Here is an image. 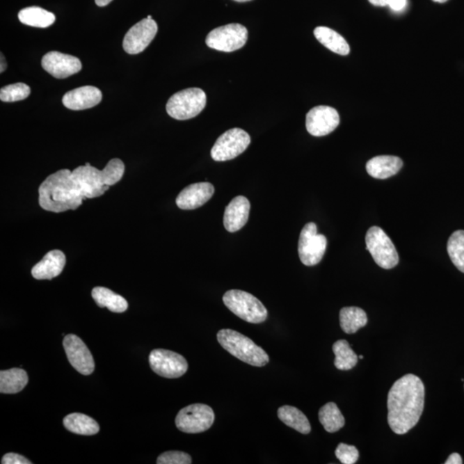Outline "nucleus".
<instances>
[{"instance_id": "nucleus-1", "label": "nucleus", "mask_w": 464, "mask_h": 464, "mask_svg": "<svg viewBox=\"0 0 464 464\" xmlns=\"http://www.w3.org/2000/svg\"><path fill=\"white\" fill-rule=\"evenodd\" d=\"M388 422L394 433L405 434L416 426L425 405L422 379L407 374L394 383L388 394Z\"/></svg>"}, {"instance_id": "nucleus-2", "label": "nucleus", "mask_w": 464, "mask_h": 464, "mask_svg": "<svg viewBox=\"0 0 464 464\" xmlns=\"http://www.w3.org/2000/svg\"><path fill=\"white\" fill-rule=\"evenodd\" d=\"M72 171L61 170L50 175L40 186L39 204L42 209L53 213L76 210L85 197L72 175Z\"/></svg>"}, {"instance_id": "nucleus-3", "label": "nucleus", "mask_w": 464, "mask_h": 464, "mask_svg": "<svg viewBox=\"0 0 464 464\" xmlns=\"http://www.w3.org/2000/svg\"><path fill=\"white\" fill-rule=\"evenodd\" d=\"M124 173L125 166L122 161L113 159L102 170L86 163L72 170V175L83 197L93 199L104 195L111 186L122 180Z\"/></svg>"}, {"instance_id": "nucleus-4", "label": "nucleus", "mask_w": 464, "mask_h": 464, "mask_svg": "<svg viewBox=\"0 0 464 464\" xmlns=\"http://www.w3.org/2000/svg\"><path fill=\"white\" fill-rule=\"evenodd\" d=\"M217 339L223 349L244 363L262 367L269 362L268 353L239 332L221 330L217 335Z\"/></svg>"}, {"instance_id": "nucleus-5", "label": "nucleus", "mask_w": 464, "mask_h": 464, "mask_svg": "<svg viewBox=\"0 0 464 464\" xmlns=\"http://www.w3.org/2000/svg\"><path fill=\"white\" fill-rule=\"evenodd\" d=\"M223 302L232 313L247 323H262L268 319L266 307L248 292L230 290L225 292Z\"/></svg>"}, {"instance_id": "nucleus-6", "label": "nucleus", "mask_w": 464, "mask_h": 464, "mask_svg": "<svg viewBox=\"0 0 464 464\" xmlns=\"http://www.w3.org/2000/svg\"><path fill=\"white\" fill-rule=\"evenodd\" d=\"M207 104L206 93L200 88H189L175 93L167 102L166 111L175 120L193 118L202 113Z\"/></svg>"}, {"instance_id": "nucleus-7", "label": "nucleus", "mask_w": 464, "mask_h": 464, "mask_svg": "<svg viewBox=\"0 0 464 464\" xmlns=\"http://www.w3.org/2000/svg\"><path fill=\"white\" fill-rule=\"evenodd\" d=\"M367 250L380 266L385 269H392L399 262L396 247L388 235L378 226H372L365 236Z\"/></svg>"}, {"instance_id": "nucleus-8", "label": "nucleus", "mask_w": 464, "mask_h": 464, "mask_svg": "<svg viewBox=\"0 0 464 464\" xmlns=\"http://www.w3.org/2000/svg\"><path fill=\"white\" fill-rule=\"evenodd\" d=\"M248 40V29L240 24H230L213 29L206 43L210 49L231 53L242 49Z\"/></svg>"}, {"instance_id": "nucleus-9", "label": "nucleus", "mask_w": 464, "mask_h": 464, "mask_svg": "<svg viewBox=\"0 0 464 464\" xmlns=\"http://www.w3.org/2000/svg\"><path fill=\"white\" fill-rule=\"evenodd\" d=\"M214 419V412L211 407L206 404H192L178 413L175 426L186 433H200L210 429Z\"/></svg>"}, {"instance_id": "nucleus-10", "label": "nucleus", "mask_w": 464, "mask_h": 464, "mask_svg": "<svg viewBox=\"0 0 464 464\" xmlns=\"http://www.w3.org/2000/svg\"><path fill=\"white\" fill-rule=\"evenodd\" d=\"M326 237L317 233L315 223H308L303 228L298 240V255L303 264L315 266L323 259L326 251Z\"/></svg>"}, {"instance_id": "nucleus-11", "label": "nucleus", "mask_w": 464, "mask_h": 464, "mask_svg": "<svg viewBox=\"0 0 464 464\" xmlns=\"http://www.w3.org/2000/svg\"><path fill=\"white\" fill-rule=\"evenodd\" d=\"M250 141V135L243 129H232L226 131L211 148V158L217 162L236 159L246 151Z\"/></svg>"}, {"instance_id": "nucleus-12", "label": "nucleus", "mask_w": 464, "mask_h": 464, "mask_svg": "<svg viewBox=\"0 0 464 464\" xmlns=\"http://www.w3.org/2000/svg\"><path fill=\"white\" fill-rule=\"evenodd\" d=\"M152 370L161 377L178 378L188 371L187 360L181 354L166 349L152 351L149 356Z\"/></svg>"}, {"instance_id": "nucleus-13", "label": "nucleus", "mask_w": 464, "mask_h": 464, "mask_svg": "<svg viewBox=\"0 0 464 464\" xmlns=\"http://www.w3.org/2000/svg\"><path fill=\"white\" fill-rule=\"evenodd\" d=\"M158 33V24L146 17L127 31L123 40V49L127 54H138L150 45Z\"/></svg>"}, {"instance_id": "nucleus-14", "label": "nucleus", "mask_w": 464, "mask_h": 464, "mask_svg": "<svg viewBox=\"0 0 464 464\" xmlns=\"http://www.w3.org/2000/svg\"><path fill=\"white\" fill-rule=\"evenodd\" d=\"M339 124L338 112L330 106H317L306 115V129L313 136H325L336 129Z\"/></svg>"}, {"instance_id": "nucleus-15", "label": "nucleus", "mask_w": 464, "mask_h": 464, "mask_svg": "<svg viewBox=\"0 0 464 464\" xmlns=\"http://www.w3.org/2000/svg\"><path fill=\"white\" fill-rule=\"evenodd\" d=\"M63 346L69 362L77 371L83 375H90L95 370L93 354L81 339L75 335H67Z\"/></svg>"}, {"instance_id": "nucleus-16", "label": "nucleus", "mask_w": 464, "mask_h": 464, "mask_svg": "<svg viewBox=\"0 0 464 464\" xmlns=\"http://www.w3.org/2000/svg\"><path fill=\"white\" fill-rule=\"evenodd\" d=\"M42 65L46 72L56 79H67L81 71L82 63L79 58L57 51H51L43 56Z\"/></svg>"}, {"instance_id": "nucleus-17", "label": "nucleus", "mask_w": 464, "mask_h": 464, "mask_svg": "<svg viewBox=\"0 0 464 464\" xmlns=\"http://www.w3.org/2000/svg\"><path fill=\"white\" fill-rule=\"evenodd\" d=\"M214 193V187L209 182H198L188 186L179 193L177 207L182 210H193L206 204Z\"/></svg>"}, {"instance_id": "nucleus-18", "label": "nucleus", "mask_w": 464, "mask_h": 464, "mask_svg": "<svg viewBox=\"0 0 464 464\" xmlns=\"http://www.w3.org/2000/svg\"><path fill=\"white\" fill-rule=\"evenodd\" d=\"M102 98L101 90L95 86H82L68 91L63 97V104L72 111H83L99 104Z\"/></svg>"}, {"instance_id": "nucleus-19", "label": "nucleus", "mask_w": 464, "mask_h": 464, "mask_svg": "<svg viewBox=\"0 0 464 464\" xmlns=\"http://www.w3.org/2000/svg\"><path fill=\"white\" fill-rule=\"evenodd\" d=\"M250 203L246 197L237 196L226 207L224 225L226 231L236 232L242 229L250 216Z\"/></svg>"}, {"instance_id": "nucleus-20", "label": "nucleus", "mask_w": 464, "mask_h": 464, "mask_svg": "<svg viewBox=\"0 0 464 464\" xmlns=\"http://www.w3.org/2000/svg\"><path fill=\"white\" fill-rule=\"evenodd\" d=\"M65 255L58 250L49 251L31 270L36 280H52L61 275L65 266Z\"/></svg>"}, {"instance_id": "nucleus-21", "label": "nucleus", "mask_w": 464, "mask_h": 464, "mask_svg": "<svg viewBox=\"0 0 464 464\" xmlns=\"http://www.w3.org/2000/svg\"><path fill=\"white\" fill-rule=\"evenodd\" d=\"M403 160L396 156H378L369 160L367 170L371 177L387 179L399 173Z\"/></svg>"}, {"instance_id": "nucleus-22", "label": "nucleus", "mask_w": 464, "mask_h": 464, "mask_svg": "<svg viewBox=\"0 0 464 464\" xmlns=\"http://www.w3.org/2000/svg\"><path fill=\"white\" fill-rule=\"evenodd\" d=\"M97 305L101 308H107L112 312L122 313L129 308V303L125 298L108 288L95 287L91 292Z\"/></svg>"}, {"instance_id": "nucleus-23", "label": "nucleus", "mask_w": 464, "mask_h": 464, "mask_svg": "<svg viewBox=\"0 0 464 464\" xmlns=\"http://www.w3.org/2000/svg\"><path fill=\"white\" fill-rule=\"evenodd\" d=\"M63 423L69 432L79 435H95L100 431L99 425L94 419L79 413H73L65 416Z\"/></svg>"}, {"instance_id": "nucleus-24", "label": "nucleus", "mask_w": 464, "mask_h": 464, "mask_svg": "<svg viewBox=\"0 0 464 464\" xmlns=\"http://www.w3.org/2000/svg\"><path fill=\"white\" fill-rule=\"evenodd\" d=\"M317 41L339 56H348L350 47L348 42L337 32L328 27H317L314 31Z\"/></svg>"}, {"instance_id": "nucleus-25", "label": "nucleus", "mask_w": 464, "mask_h": 464, "mask_svg": "<svg viewBox=\"0 0 464 464\" xmlns=\"http://www.w3.org/2000/svg\"><path fill=\"white\" fill-rule=\"evenodd\" d=\"M27 372L20 368H13L0 372V392L2 394H17L27 385Z\"/></svg>"}, {"instance_id": "nucleus-26", "label": "nucleus", "mask_w": 464, "mask_h": 464, "mask_svg": "<svg viewBox=\"0 0 464 464\" xmlns=\"http://www.w3.org/2000/svg\"><path fill=\"white\" fill-rule=\"evenodd\" d=\"M18 19L29 26L47 28L56 22V16L41 7L32 6L21 10L18 13Z\"/></svg>"}, {"instance_id": "nucleus-27", "label": "nucleus", "mask_w": 464, "mask_h": 464, "mask_svg": "<svg viewBox=\"0 0 464 464\" xmlns=\"http://www.w3.org/2000/svg\"><path fill=\"white\" fill-rule=\"evenodd\" d=\"M278 417L287 426L302 434H308L312 431L308 418L297 408L288 405L281 407L278 409Z\"/></svg>"}, {"instance_id": "nucleus-28", "label": "nucleus", "mask_w": 464, "mask_h": 464, "mask_svg": "<svg viewBox=\"0 0 464 464\" xmlns=\"http://www.w3.org/2000/svg\"><path fill=\"white\" fill-rule=\"evenodd\" d=\"M367 313L359 307H345L339 312V323L346 334L356 333L367 323Z\"/></svg>"}, {"instance_id": "nucleus-29", "label": "nucleus", "mask_w": 464, "mask_h": 464, "mask_svg": "<svg viewBox=\"0 0 464 464\" xmlns=\"http://www.w3.org/2000/svg\"><path fill=\"white\" fill-rule=\"evenodd\" d=\"M319 421L328 433L338 432L345 425V418L337 405L328 403L319 411Z\"/></svg>"}, {"instance_id": "nucleus-30", "label": "nucleus", "mask_w": 464, "mask_h": 464, "mask_svg": "<svg viewBox=\"0 0 464 464\" xmlns=\"http://www.w3.org/2000/svg\"><path fill=\"white\" fill-rule=\"evenodd\" d=\"M333 352L335 355V365L338 370H351L358 363L357 354L350 348L349 343L346 339L336 342L333 345Z\"/></svg>"}, {"instance_id": "nucleus-31", "label": "nucleus", "mask_w": 464, "mask_h": 464, "mask_svg": "<svg viewBox=\"0 0 464 464\" xmlns=\"http://www.w3.org/2000/svg\"><path fill=\"white\" fill-rule=\"evenodd\" d=\"M447 250L453 264L464 273V231L453 232L448 241Z\"/></svg>"}, {"instance_id": "nucleus-32", "label": "nucleus", "mask_w": 464, "mask_h": 464, "mask_svg": "<svg viewBox=\"0 0 464 464\" xmlns=\"http://www.w3.org/2000/svg\"><path fill=\"white\" fill-rule=\"evenodd\" d=\"M29 95H31V88L24 83H13L0 90V99L6 102L24 100Z\"/></svg>"}, {"instance_id": "nucleus-33", "label": "nucleus", "mask_w": 464, "mask_h": 464, "mask_svg": "<svg viewBox=\"0 0 464 464\" xmlns=\"http://www.w3.org/2000/svg\"><path fill=\"white\" fill-rule=\"evenodd\" d=\"M335 456L343 464H353L359 459V451L353 445L341 443L335 450Z\"/></svg>"}, {"instance_id": "nucleus-34", "label": "nucleus", "mask_w": 464, "mask_h": 464, "mask_svg": "<svg viewBox=\"0 0 464 464\" xmlns=\"http://www.w3.org/2000/svg\"><path fill=\"white\" fill-rule=\"evenodd\" d=\"M158 464H190L192 463V458L188 453L170 451L161 454L158 460Z\"/></svg>"}, {"instance_id": "nucleus-35", "label": "nucleus", "mask_w": 464, "mask_h": 464, "mask_svg": "<svg viewBox=\"0 0 464 464\" xmlns=\"http://www.w3.org/2000/svg\"><path fill=\"white\" fill-rule=\"evenodd\" d=\"M2 464H31L32 462L29 461L24 456L17 453H7L5 456H3Z\"/></svg>"}, {"instance_id": "nucleus-36", "label": "nucleus", "mask_w": 464, "mask_h": 464, "mask_svg": "<svg viewBox=\"0 0 464 464\" xmlns=\"http://www.w3.org/2000/svg\"><path fill=\"white\" fill-rule=\"evenodd\" d=\"M407 6V0H389L388 6L394 12H401Z\"/></svg>"}, {"instance_id": "nucleus-37", "label": "nucleus", "mask_w": 464, "mask_h": 464, "mask_svg": "<svg viewBox=\"0 0 464 464\" xmlns=\"http://www.w3.org/2000/svg\"><path fill=\"white\" fill-rule=\"evenodd\" d=\"M463 460L458 453H453L447 460L445 464H462Z\"/></svg>"}, {"instance_id": "nucleus-38", "label": "nucleus", "mask_w": 464, "mask_h": 464, "mask_svg": "<svg viewBox=\"0 0 464 464\" xmlns=\"http://www.w3.org/2000/svg\"><path fill=\"white\" fill-rule=\"evenodd\" d=\"M369 2L375 6H388L389 0H368Z\"/></svg>"}, {"instance_id": "nucleus-39", "label": "nucleus", "mask_w": 464, "mask_h": 464, "mask_svg": "<svg viewBox=\"0 0 464 464\" xmlns=\"http://www.w3.org/2000/svg\"><path fill=\"white\" fill-rule=\"evenodd\" d=\"M111 1H113V0H95L97 5L100 7L108 6Z\"/></svg>"}, {"instance_id": "nucleus-40", "label": "nucleus", "mask_w": 464, "mask_h": 464, "mask_svg": "<svg viewBox=\"0 0 464 464\" xmlns=\"http://www.w3.org/2000/svg\"><path fill=\"white\" fill-rule=\"evenodd\" d=\"M1 67H0V72H3L6 71V69L7 67V63L6 61V58L3 56V54L1 53Z\"/></svg>"}, {"instance_id": "nucleus-41", "label": "nucleus", "mask_w": 464, "mask_h": 464, "mask_svg": "<svg viewBox=\"0 0 464 464\" xmlns=\"http://www.w3.org/2000/svg\"><path fill=\"white\" fill-rule=\"evenodd\" d=\"M234 1L239 2V3H243V2H248V1H251V0H234Z\"/></svg>"}, {"instance_id": "nucleus-42", "label": "nucleus", "mask_w": 464, "mask_h": 464, "mask_svg": "<svg viewBox=\"0 0 464 464\" xmlns=\"http://www.w3.org/2000/svg\"><path fill=\"white\" fill-rule=\"evenodd\" d=\"M433 1L437 2V3H445V2H447V0H433Z\"/></svg>"}, {"instance_id": "nucleus-43", "label": "nucleus", "mask_w": 464, "mask_h": 464, "mask_svg": "<svg viewBox=\"0 0 464 464\" xmlns=\"http://www.w3.org/2000/svg\"><path fill=\"white\" fill-rule=\"evenodd\" d=\"M359 358H360V359H361V360L364 359V357H363L362 355H360Z\"/></svg>"}, {"instance_id": "nucleus-44", "label": "nucleus", "mask_w": 464, "mask_h": 464, "mask_svg": "<svg viewBox=\"0 0 464 464\" xmlns=\"http://www.w3.org/2000/svg\"><path fill=\"white\" fill-rule=\"evenodd\" d=\"M147 18H149V19H152V16H148Z\"/></svg>"}]
</instances>
